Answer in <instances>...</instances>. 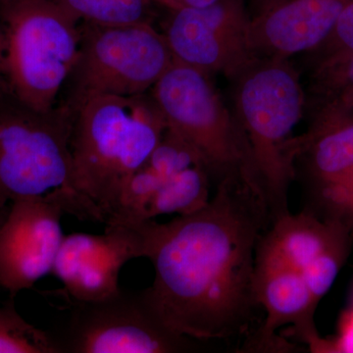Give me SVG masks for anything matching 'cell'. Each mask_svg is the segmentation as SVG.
<instances>
[{"label": "cell", "mask_w": 353, "mask_h": 353, "mask_svg": "<svg viewBox=\"0 0 353 353\" xmlns=\"http://www.w3.org/2000/svg\"><path fill=\"white\" fill-rule=\"evenodd\" d=\"M264 199L241 178L216 183L204 208L166 224L145 223L154 268L146 299L167 328L204 343L250 334L257 245L270 226Z\"/></svg>", "instance_id": "obj_1"}, {"label": "cell", "mask_w": 353, "mask_h": 353, "mask_svg": "<svg viewBox=\"0 0 353 353\" xmlns=\"http://www.w3.org/2000/svg\"><path fill=\"white\" fill-rule=\"evenodd\" d=\"M72 176L65 212L105 225L125 185L167 129L150 92L90 97L72 109Z\"/></svg>", "instance_id": "obj_2"}, {"label": "cell", "mask_w": 353, "mask_h": 353, "mask_svg": "<svg viewBox=\"0 0 353 353\" xmlns=\"http://www.w3.org/2000/svg\"><path fill=\"white\" fill-rule=\"evenodd\" d=\"M230 81L233 112L248 139L255 183L272 223L290 212L288 192L296 179L292 132L306 94L289 58L256 57Z\"/></svg>", "instance_id": "obj_3"}, {"label": "cell", "mask_w": 353, "mask_h": 353, "mask_svg": "<svg viewBox=\"0 0 353 353\" xmlns=\"http://www.w3.org/2000/svg\"><path fill=\"white\" fill-rule=\"evenodd\" d=\"M7 92L36 110L58 105L80 44L81 22L53 0H0Z\"/></svg>", "instance_id": "obj_4"}, {"label": "cell", "mask_w": 353, "mask_h": 353, "mask_svg": "<svg viewBox=\"0 0 353 353\" xmlns=\"http://www.w3.org/2000/svg\"><path fill=\"white\" fill-rule=\"evenodd\" d=\"M150 92L167 129L194 148L211 180L236 176L259 192L248 139L210 74L174 59Z\"/></svg>", "instance_id": "obj_5"}, {"label": "cell", "mask_w": 353, "mask_h": 353, "mask_svg": "<svg viewBox=\"0 0 353 353\" xmlns=\"http://www.w3.org/2000/svg\"><path fill=\"white\" fill-rule=\"evenodd\" d=\"M80 44L60 103L73 109L97 95L150 92L174 61L163 34L152 23L97 25L81 22Z\"/></svg>", "instance_id": "obj_6"}, {"label": "cell", "mask_w": 353, "mask_h": 353, "mask_svg": "<svg viewBox=\"0 0 353 353\" xmlns=\"http://www.w3.org/2000/svg\"><path fill=\"white\" fill-rule=\"evenodd\" d=\"M74 112L63 103L48 112L10 94L0 99V210L26 197L69 190Z\"/></svg>", "instance_id": "obj_7"}, {"label": "cell", "mask_w": 353, "mask_h": 353, "mask_svg": "<svg viewBox=\"0 0 353 353\" xmlns=\"http://www.w3.org/2000/svg\"><path fill=\"white\" fill-rule=\"evenodd\" d=\"M69 319L51 334L60 353H181L203 350L201 341L167 328L145 290L124 292L92 303L64 299Z\"/></svg>", "instance_id": "obj_8"}, {"label": "cell", "mask_w": 353, "mask_h": 353, "mask_svg": "<svg viewBox=\"0 0 353 353\" xmlns=\"http://www.w3.org/2000/svg\"><path fill=\"white\" fill-rule=\"evenodd\" d=\"M252 16L246 0L171 10L162 32L174 59L229 80L256 55L250 46Z\"/></svg>", "instance_id": "obj_9"}, {"label": "cell", "mask_w": 353, "mask_h": 353, "mask_svg": "<svg viewBox=\"0 0 353 353\" xmlns=\"http://www.w3.org/2000/svg\"><path fill=\"white\" fill-rule=\"evenodd\" d=\"M145 223L106 225L101 234L65 236L52 270L63 289L53 292L81 303L117 294L123 266L145 256Z\"/></svg>", "instance_id": "obj_10"}, {"label": "cell", "mask_w": 353, "mask_h": 353, "mask_svg": "<svg viewBox=\"0 0 353 353\" xmlns=\"http://www.w3.org/2000/svg\"><path fill=\"white\" fill-rule=\"evenodd\" d=\"M261 239V238H260ZM253 294L266 311L259 328L250 333L241 352H290L292 345L279 338L281 327L292 325L297 338L319 352L323 339L314 323L318 301L303 275L259 240L255 255Z\"/></svg>", "instance_id": "obj_11"}, {"label": "cell", "mask_w": 353, "mask_h": 353, "mask_svg": "<svg viewBox=\"0 0 353 353\" xmlns=\"http://www.w3.org/2000/svg\"><path fill=\"white\" fill-rule=\"evenodd\" d=\"M54 192L11 203L0 226V287L14 297L52 273L65 236Z\"/></svg>", "instance_id": "obj_12"}, {"label": "cell", "mask_w": 353, "mask_h": 353, "mask_svg": "<svg viewBox=\"0 0 353 353\" xmlns=\"http://www.w3.org/2000/svg\"><path fill=\"white\" fill-rule=\"evenodd\" d=\"M294 146L316 202L327 216L341 214L353 192V115L313 117Z\"/></svg>", "instance_id": "obj_13"}, {"label": "cell", "mask_w": 353, "mask_h": 353, "mask_svg": "<svg viewBox=\"0 0 353 353\" xmlns=\"http://www.w3.org/2000/svg\"><path fill=\"white\" fill-rule=\"evenodd\" d=\"M353 0H284L252 18L250 46L256 57L290 58L317 48Z\"/></svg>", "instance_id": "obj_14"}, {"label": "cell", "mask_w": 353, "mask_h": 353, "mask_svg": "<svg viewBox=\"0 0 353 353\" xmlns=\"http://www.w3.org/2000/svg\"><path fill=\"white\" fill-rule=\"evenodd\" d=\"M350 234L341 221H321L312 211L304 210L273 221L260 241L303 274L327 253L350 250Z\"/></svg>", "instance_id": "obj_15"}, {"label": "cell", "mask_w": 353, "mask_h": 353, "mask_svg": "<svg viewBox=\"0 0 353 353\" xmlns=\"http://www.w3.org/2000/svg\"><path fill=\"white\" fill-rule=\"evenodd\" d=\"M313 73L314 116L353 115V52L317 62Z\"/></svg>", "instance_id": "obj_16"}, {"label": "cell", "mask_w": 353, "mask_h": 353, "mask_svg": "<svg viewBox=\"0 0 353 353\" xmlns=\"http://www.w3.org/2000/svg\"><path fill=\"white\" fill-rule=\"evenodd\" d=\"M211 179L201 165H194L167 180L146 208L145 219L165 214L187 215L208 203Z\"/></svg>", "instance_id": "obj_17"}, {"label": "cell", "mask_w": 353, "mask_h": 353, "mask_svg": "<svg viewBox=\"0 0 353 353\" xmlns=\"http://www.w3.org/2000/svg\"><path fill=\"white\" fill-rule=\"evenodd\" d=\"M80 22L128 25L150 21L153 0H53Z\"/></svg>", "instance_id": "obj_18"}, {"label": "cell", "mask_w": 353, "mask_h": 353, "mask_svg": "<svg viewBox=\"0 0 353 353\" xmlns=\"http://www.w3.org/2000/svg\"><path fill=\"white\" fill-rule=\"evenodd\" d=\"M0 353H60L48 332L26 321L13 301L0 305Z\"/></svg>", "instance_id": "obj_19"}, {"label": "cell", "mask_w": 353, "mask_h": 353, "mask_svg": "<svg viewBox=\"0 0 353 353\" xmlns=\"http://www.w3.org/2000/svg\"><path fill=\"white\" fill-rule=\"evenodd\" d=\"M316 62L353 52V1L341 14L326 39L314 50Z\"/></svg>", "instance_id": "obj_20"}, {"label": "cell", "mask_w": 353, "mask_h": 353, "mask_svg": "<svg viewBox=\"0 0 353 353\" xmlns=\"http://www.w3.org/2000/svg\"><path fill=\"white\" fill-rule=\"evenodd\" d=\"M319 352L353 353V306L341 316L339 336L334 340H323Z\"/></svg>", "instance_id": "obj_21"}, {"label": "cell", "mask_w": 353, "mask_h": 353, "mask_svg": "<svg viewBox=\"0 0 353 353\" xmlns=\"http://www.w3.org/2000/svg\"><path fill=\"white\" fill-rule=\"evenodd\" d=\"M217 0H153V3L166 7L169 10L190 8V7H203L214 3Z\"/></svg>", "instance_id": "obj_22"}, {"label": "cell", "mask_w": 353, "mask_h": 353, "mask_svg": "<svg viewBox=\"0 0 353 353\" xmlns=\"http://www.w3.org/2000/svg\"><path fill=\"white\" fill-rule=\"evenodd\" d=\"M282 1H284V0H248L252 19L260 15V14L266 12L272 7L277 6Z\"/></svg>", "instance_id": "obj_23"}, {"label": "cell", "mask_w": 353, "mask_h": 353, "mask_svg": "<svg viewBox=\"0 0 353 353\" xmlns=\"http://www.w3.org/2000/svg\"><path fill=\"white\" fill-rule=\"evenodd\" d=\"M341 222L347 225L348 229H350V234L353 236V194L347 210H345V214L341 218Z\"/></svg>", "instance_id": "obj_24"}, {"label": "cell", "mask_w": 353, "mask_h": 353, "mask_svg": "<svg viewBox=\"0 0 353 353\" xmlns=\"http://www.w3.org/2000/svg\"><path fill=\"white\" fill-rule=\"evenodd\" d=\"M0 39H1V26H0ZM8 94L6 85H4L3 77H2L1 64H0V99L4 95Z\"/></svg>", "instance_id": "obj_25"}, {"label": "cell", "mask_w": 353, "mask_h": 353, "mask_svg": "<svg viewBox=\"0 0 353 353\" xmlns=\"http://www.w3.org/2000/svg\"><path fill=\"white\" fill-rule=\"evenodd\" d=\"M7 212H8V210L6 211V209H4V210H0V226H1L4 219H6Z\"/></svg>", "instance_id": "obj_26"}, {"label": "cell", "mask_w": 353, "mask_h": 353, "mask_svg": "<svg viewBox=\"0 0 353 353\" xmlns=\"http://www.w3.org/2000/svg\"><path fill=\"white\" fill-rule=\"evenodd\" d=\"M352 306H353V303H352Z\"/></svg>", "instance_id": "obj_27"}]
</instances>
